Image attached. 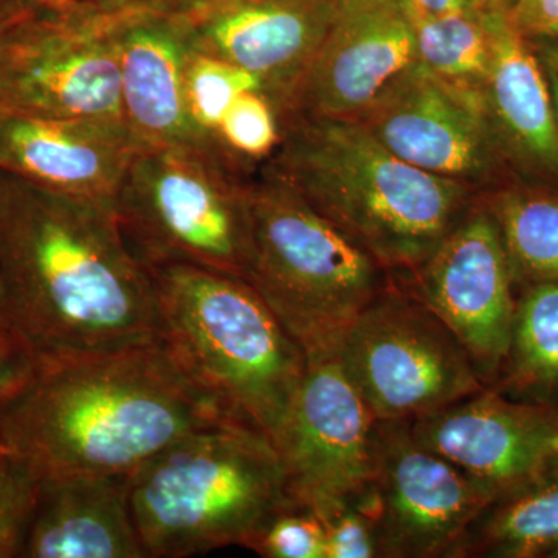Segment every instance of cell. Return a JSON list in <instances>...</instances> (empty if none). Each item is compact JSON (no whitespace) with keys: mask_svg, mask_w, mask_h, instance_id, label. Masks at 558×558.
I'll return each mask as SVG.
<instances>
[{"mask_svg":"<svg viewBox=\"0 0 558 558\" xmlns=\"http://www.w3.org/2000/svg\"><path fill=\"white\" fill-rule=\"evenodd\" d=\"M0 315L39 360L157 339L153 278L124 240L113 199L0 170Z\"/></svg>","mask_w":558,"mask_h":558,"instance_id":"1","label":"cell"},{"mask_svg":"<svg viewBox=\"0 0 558 558\" xmlns=\"http://www.w3.org/2000/svg\"><path fill=\"white\" fill-rule=\"evenodd\" d=\"M226 417L154 339L40 360L35 379L0 414V446L46 480L131 476L183 436Z\"/></svg>","mask_w":558,"mask_h":558,"instance_id":"2","label":"cell"},{"mask_svg":"<svg viewBox=\"0 0 558 558\" xmlns=\"http://www.w3.org/2000/svg\"><path fill=\"white\" fill-rule=\"evenodd\" d=\"M260 167L369 253L391 277L416 270L475 204V189L407 163L359 120L281 117Z\"/></svg>","mask_w":558,"mask_h":558,"instance_id":"3","label":"cell"},{"mask_svg":"<svg viewBox=\"0 0 558 558\" xmlns=\"http://www.w3.org/2000/svg\"><path fill=\"white\" fill-rule=\"evenodd\" d=\"M148 267L157 340L185 379L231 417L284 432L307 357L245 279L191 264Z\"/></svg>","mask_w":558,"mask_h":558,"instance_id":"4","label":"cell"},{"mask_svg":"<svg viewBox=\"0 0 558 558\" xmlns=\"http://www.w3.org/2000/svg\"><path fill=\"white\" fill-rule=\"evenodd\" d=\"M146 557L180 558L250 539L299 505L274 440L241 418L194 429L130 476Z\"/></svg>","mask_w":558,"mask_h":558,"instance_id":"5","label":"cell"},{"mask_svg":"<svg viewBox=\"0 0 558 558\" xmlns=\"http://www.w3.org/2000/svg\"><path fill=\"white\" fill-rule=\"evenodd\" d=\"M245 281L263 296L307 360L336 354L360 312L392 284L369 253L282 180L260 170L245 185Z\"/></svg>","mask_w":558,"mask_h":558,"instance_id":"6","label":"cell"},{"mask_svg":"<svg viewBox=\"0 0 558 558\" xmlns=\"http://www.w3.org/2000/svg\"><path fill=\"white\" fill-rule=\"evenodd\" d=\"M247 180L197 148L143 146L113 199L124 240L145 266L191 264L245 279Z\"/></svg>","mask_w":558,"mask_h":558,"instance_id":"7","label":"cell"},{"mask_svg":"<svg viewBox=\"0 0 558 558\" xmlns=\"http://www.w3.org/2000/svg\"><path fill=\"white\" fill-rule=\"evenodd\" d=\"M105 0L21 2L0 44V109L47 119L123 121L117 24Z\"/></svg>","mask_w":558,"mask_h":558,"instance_id":"8","label":"cell"},{"mask_svg":"<svg viewBox=\"0 0 558 558\" xmlns=\"http://www.w3.org/2000/svg\"><path fill=\"white\" fill-rule=\"evenodd\" d=\"M336 354L377 421L413 422L486 388L446 323L395 279Z\"/></svg>","mask_w":558,"mask_h":558,"instance_id":"9","label":"cell"},{"mask_svg":"<svg viewBox=\"0 0 558 558\" xmlns=\"http://www.w3.org/2000/svg\"><path fill=\"white\" fill-rule=\"evenodd\" d=\"M376 427L337 354L307 360L277 442L293 499L322 519L349 506L373 509Z\"/></svg>","mask_w":558,"mask_h":558,"instance_id":"10","label":"cell"},{"mask_svg":"<svg viewBox=\"0 0 558 558\" xmlns=\"http://www.w3.org/2000/svg\"><path fill=\"white\" fill-rule=\"evenodd\" d=\"M391 278L446 323L490 388L508 359L517 299L508 252L487 205L475 202L428 259Z\"/></svg>","mask_w":558,"mask_h":558,"instance_id":"11","label":"cell"},{"mask_svg":"<svg viewBox=\"0 0 558 558\" xmlns=\"http://www.w3.org/2000/svg\"><path fill=\"white\" fill-rule=\"evenodd\" d=\"M418 170L478 190L505 165L483 89L440 78L416 61L355 117Z\"/></svg>","mask_w":558,"mask_h":558,"instance_id":"12","label":"cell"},{"mask_svg":"<svg viewBox=\"0 0 558 558\" xmlns=\"http://www.w3.org/2000/svg\"><path fill=\"white\" fill-rule=\"evenodd\" d=\"M373 515L380 558H453L494 497L422 446L410 422L377 421Z\"/></svg>","mask_w":558,"mask_h":558,"instance_id":"13","label":"cell"},{"mask_svg":"<svg viewBox=\"0 0 558 558\" xmlns=\"http://www.w3.org/2000/svg\"><path fill=\"white\" fill-rule=\"evenodd\" d=\"M416 61L407 0H340L325 43L281 117L355 119Z\"/></svg>","mask_w":558,"mask_h":558,"instance_id":"14","label":"cell"},{"mask_svg":"<svg viewBox=\"0 0 558 558\" xmlns=\"http://www.w3.org/2000/svg\"><path fill=\"white\" fill-rule=\"evenodd\" d=\"M557 425L558 418L546 407L510 402L487 387L410 422L422 446L494 498L548 468V438Z\"/></svg>","mask_w":558,"mask_h":558,"instance_id":"15","label":"cell"},{"mask_svg":"<svg viewBox=\"0 0 558 558\" xmlns=\"http://www.w3.org/2000/svg\"><path fill=\"white\" fill-rule=\"evenodd\" d=\"M339 2L240 0L185 20L194 49L255 76L281 113L325 43Z\"/></svg>","mask_w":558,"mask_h":558,"instance_id":"16","label":"cell"},{"mask_svg":"<svg viewBox=\"0 0 558 558\" xmlns=\"http://www.w3.org/2000/svg\"><path fill=\"white\" fill-rule=\"evenodd\" d=\"M140 148L124 121L47 119L0 109V170L57 193L116 199Z\"/></svg>","mask_w":558,"mask_h":558,"instance_id":"17","label":"cell"},{"mask_svg":"<svg viewBox=\"0 0 558 558\" xmlns=\"http://www.w3.org/2000/svg\"><path fill=\"white\" fill-rule=\"evenodd\" d=\"M117 44L121 112L135 138L143 146L201 149L186 106L190 22L175 11L124 9Z\"/></svg>","mask_w":558,"mask_h":558,"instance_id":"18","label":"cell"},{"mask_svg":"<svg viewBox=\"0 0 558 558\" xmlns=\"http://www.w3.org/2000/svg\"><path fill=\"white\" fill-rule=\"evenodd\" d=\"M490 65L483 92L506 160L558 183V126L545 68L534 47L502 13L486 10Z\"/></svg>","mask_w":558,"mask_h":558,"instance_id":"19","label":"cell"},{"mask_svg":"<svg viewBox=\"0 0 558 558\" xmlns=\"http://www.w3.org/2000/svg\"><path fill=\"white\" fill-rule=\"evenodd\" d=\"M22 557L143 558L130 476L47 478Z\"/></svg>","mask_w":558,"mask_h":558,"instance_id":"20","label":"cell"},{"mask_svg":"<svg viewBox=\"0 0 558 558\" xmlns=\"http://www.w3.org/2000/svg\"><path fill=\"white\" fill-rule=\"evenodd\" d=\"M558 553V461L488 501L453 558H535Z\"/></svg>","mask_w":558,"mask_h":558,"instance_id":"21","label":"cell"},{"mask_svg":"<svg viewBox=\"0 0 558 558\" xmlns=\"http://www.w3.org/2000/svg\"><path fill=\"white\" fill-rule=\"evenodd\" d=\"M499 381L545 402L558 398V281L532 282L517 300L508 359L492 387Z\"/></svg>","mask_w":558,"mask_h":558,"instance_id":"22","label":"cell"},{"mask_svg":"<svg viewBox=\"0 0 558 558\" xmlns=\"http://www.w3.org/2000/svg\"><path fill=\"white\" fill-rule=\"evenodd\" d=\"M484 204L497 220L515 282L558 281L557 191L515 186Z\"/></svg>","mask_w":558,"mask_h":558,"instance_id":"23","label":"cell"},{"mask_svg":"<svg viewBox=\"0 0 558 558\" xmlns=\"http://www.w3.org/2000/svg\"><path fill=\"white\" fill-rule=\"evenodd\" d=\"M410 13L416 33L417 61L440 78L483 89L492 54L486 10L454 14Z\"/></svg>","mask_w":558,"mask_h":558,"instance_id":"24","label":"cell"},{"mask_svg":"<svg viewBox=\"0 0 558 558\" xmlns=\"http://www.w3.org/2000/svg\"><path fill=\"white\" fill-rule=\"evenodd\" d=\"M281 113L269 95L247 90L236 98L220 121L209 156L241 179H250L253 163L263 167L281 140Z\"/></svg>","mask_w":558,"mask_h":558,"instance_id":"25","label":"cell"},{"mask_svg":"<svg viewBox=\"0 0 558 558\" xmlns=\"http://www.w3.org/2000/svg\"><path fill=\"white\" fill-rule=\"evenodd\" d=\"M247 90H263L255 76L211 54L196 49L191 51L186 69V106L197 143L208 156L220 121L236 98Z\"/></svg>","mask_w":558,"mask_h":558,"instance_id":"26","label":"cell"},{"mask_svg":"<svg viewBox=\"0 0 558 558\" xmlns=\"http://www.w3.org/2000/svg\"><path fill=\"white\" fill-rule=\"evenodd\" d=\"M44 483L27 458L0 446V558L24 554Z\"/></svg>","mask_w":558,"mask_h":558,"instance_id":"27","label":"cell"},{"mask_svg":"<svg viewBox=\"0 0 558 558\" xmlns=\"http://www.w3.org/2000/svg\"><path fill=\"white\" fill-rule=\"evenodd\" d=\"M245 548L267 558H326L325 521L301 505L282 509Z\"/></svg>","mask_w":558,"mask_h":558,"instance_id":"28","label":"cell"},{"mask_svg":"<svg viewBox=\"0 0 558 558\" xmlns=\"http://www.w3.org/2000/svg\"><path fill=\"white\" fill-rule=\"evenodd\" d=\"M323 521L326 526V558H379L373 510L349 506Z\"/></svg>","mask_w":558,"mask_h":558,"instance_id":"29","label":"cell"},{"mask_svg":"<svg viewBox=\"0 0 558 558\" xmlns=\"http://www.w3.org/2000/svg\"><path fill=\"white\" fill-rule=\"evenodd\" d=\"M40 360L9 326L0 328V414L27 389Z\"/></svg>","mask_w":558,"mask_h":558,"instance_id":"30","label":"cell"},{"mask_svg":"<svg viewBox=\"0 0 558 558\" xmlns=\"http://www.w3.org/2000/svg\"><path fill=\"white\" fill-rule=\"evenodd\" d=\"M509 24L527 40L558 32V0H499Z\"/></svg>","mask_w":558,"mask_h":558,"instance_id":"31","label":"cell"},{"mask_svg":"<svg viewBox=\"0 0 558 558\" xmlns=\"http://www.w3.org/2000/svg\"><path fill=\"white\" fill-rule=\"evenodd\" d=\"M497 0H407L410 11L421 14L478 13Z\"/></svg>","mask_w":558,"mask_h":558,"instance_id":"32","label":"cell"},{"mask_svg":"<svg viewBox=\"0 0 558 558\" xmlns=\"http://www.w3.org/2000/svg\"><path fill=\"white\" fill-rule=\"evenodd\" d=\"M121 9H145V10H179L189 0H109Z\"/></svg>","mask_w":558,"mask_h":558,"instance_id":"33","label":"cell"},{"mask_svg":"<svg viewBox=\"0 0 558 558\" xmlns=\"http://www.w3.org/2000/svg\"><path fill=\"white\" fill-rule=\"evenodd\" d=\"M233 2H240V0H189V2L183 3L179 10H175V13L182 14L183 17H189V20H193V17L199 16L202 13H207L209 10L229 5V3Z\"/></svg>","mask_w":558,"mask_h":558,"instance_id":"34","label":"cell"},{"mask_svg":"<svg viewBox=\"0 0 558 558\" xmlns=\"http://www.w3.org/2000/svg\"><path fill=\"white\" fill-rule=\"evenodd\" d=\"M532 40H538L535 53H538L537 57L539 61L558 72V38H538Z\"/></svg>","mask_w":558,"mask_h":558,"instance_id":"35","label":"cell"},{"mask_svg":"<svg viewBox=\"0 0 558 558\" xmlns=\"http://www.w3.org/2000/svg\"><path fill=\"white\" fill-rule=\"evenodd\" d=\"M20 7V0H0V44H2L3 33L13 14Z\"/></svg>","mask_w":558,"mask_h":558,"instance_id":"36","label":"cell"},{"mask_svg":"<svg viewBox=\"0 0 558 558\" xmlns=\"http://www.w3.org/2000/svg\"><path fill=\"white\" fill-rule=\"evenodd\" d=\"M543 68H545L546 78H548L550 98H553L554 112H556L558 126V72L546 64H543Z\"/></svg>","mask_w":558,"mask_h":558,"instance_id":"37","label":"cell"},{"mask_svg":"<svg viewBox=\"0 0 558 558\" xmlns=\"http://www.w3.org/2000/svg\"><path fill=\"white\" fill-rule=\"evenodd\" d=\"M549 457L558 461V425L553 429L548 438Z\"/></svg>","mask_w":558,"mask_h":558,"instance_id":"38","label":"cell"},{"mask_svg":"<svg viewBox=\"0 0 558 558\" xmlns=\"http://www.w3.org/2000/svg\"><path fill=\"white\" fill-rule=\"evenodd\" d=\"M21 2L28 3V5L53 7L75 2V0H21Z\"/></svg>","mask_w":558,"mask_h":558,"instance_id":"39","label":"cell"},{"mask_svg":"<svg viewBox=\"0 0 558 558\" xmlns=\"http://www.w3.org/2000/svg\"><path fill=\"white\" fill-rule=\"evenodd\" d=\"M5 325V322H3L2 315H0V328H3Z\"/></svg>","mask_w":558,"mask_h":558,"instance_id":"40","label":"cell"},{"mask_svg":"<svg viewBox=\"0 0 558 558\" xmlns=\"http://www.w3.org/2000/svg\"><path fill=\"white\" fill-rule=\"evenodd\" d=\"M550 38H558V32L556 33V35L550 36Z\"/></svg>","mask_w":558,"mask_h":558,"instance_id":"41","label":"cell"},{"mask_svg":"<svg viewBox=\"0 0 558 558\" xmlns=\"http://www.w3.org/2000/svg\"><path fill=\"white\" fill-rule=\"evenodd\" d=\"M556 557H558V553L556 554Z\"/></svg>","mask_w":558,"mask_h":558,"instance_id":"42","label":"cell"}]
</instances>
